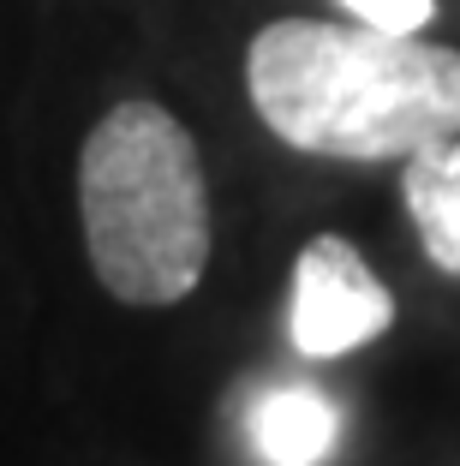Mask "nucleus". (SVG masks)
<instances>
[{"instance_id":"f257e3e1","label":"nucleus","mask_w":460,"mask_h":466,"mask_svg":"<svg viewBox=\"0 0 460 466\" xmlns=\"http://www.w3.org/2000/svg\"><path fill=\"white\" fill-rule=\"evenodd\" d=\"M263 132L323 162H406L460 132V48L335 18H275L245 42Z\"/></svg>"},{"instance_id":"f03ea898","label":"nucleus","mask_w":460,"mask_h":466,"mask_svg":"<svg viewBox=\"0 0 460 466\" xmlns=\"http://www.w3.org/2000/svg\"><path fill=\"white\" fill-rule=\"evenodd\" d=\"M78 228L102 293L132 311L191 299L216 216L198 137L156 96H120L78 144Z\"/></svg>"},{"instance_id":"7ed1b4c3","label":"nucleus","mask_w":460,"mask_h":466,"mask_svg":"<svg viewBox=\"0 0 460 466\" xmlns=\"http://www.w3.org/2000/svg\"><path fill=\"white\" fill-rule=\"evenodd\" d=\"M394 329V293L377 281L365 251L341 239V233H317L293 258V293H287V341L299 359H347L359 347L383 341Z\"/></svg>"},{"instance_id":"20e7f679","label":"nucleus","mask_w":460,"mask_h":466,"mask_svg":"<svg viewBox=\"0 0 460 466\" xmlns=\"http://www.w3.org/2000/svg\"><path fill=\"white\" fill-rule=\"evenodd\" d=\"M245 442L263 466H323L341 442V407L299 377L258 383L245 395Z\"/></svg>"},{"instance_id":"39448f33","label":"nucleus","mask_w":460,"mask_h":466,"mask_svg":"<svg viewBox=\"0 0 460 466\" xmlns=\"http://www.w3.org/2000/svg\"><path fill=\"white\" fill-rule=\"evenodd\" d=\"M401 204H406V221L419 233V251L431 258V269L460 281V132L406 156Z\"/></svg>"},{"instance_id":"423d86ee","label":"nucleus","mask_w":460,"mask_h":466,"mask_svg":"<svg viewBox=\"0 0 460 466\" xmlns=\"http://www.w3.org/2000/svg\"><path fill=\"white\" fill-rule=\"evenodd\" d=\"M353 13V25L394 30V36H424L436 25V0H341Z\"/></svg>"}]
</instances>
